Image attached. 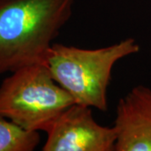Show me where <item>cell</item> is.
Returning a JSON list of instances; mask_svg holds the SVG:
<instances>
[{"label":"cell","mask_w":151,"mask_h":151,"mask_svg":"<svg viewBox=\"0 0 151 151\" xmlns=\"http://www.w3.org/2000/svg\"><path fill=\"white\" fill-rule=\"evenodd\" d=\"M74 0H0V74L45 65Z\"/></svg>","instance_id":"cell-1"},{"label":"cell","mask_w":151,"mask_h":151,"mask_svg":"<svg viewBox=\"0 0 151 151\" xmlns=\"http://www.w3.org/2000/svg\"><path fill=\"white\" fill-rule=\"evenodd\" d=\"M139 50L140 46L134 38L97 49L53 43L45 65L53 79L76 103L106 111L113 66L119 60L137 54Z\"/></svg>","instance_id":"cell-2"},{"label":"cell","mask_w":151,"mask_h":151,"mask_svg":"<svg viewBox=\"0 0 151 151\" xmlns=\"http://www.w3.org/2000/svg\"><path fill=\"white\" fill-rule=\"evenodd\" d=\"M74 103L44 64L14 70L0 85V116L29 130L46 132Z\"/></svg>","instance_id":"cell-3"},{"label":"cell","mask_w":151,"mask_h":151,"mask_svg":"<svg viewBox=\"0 0 151 151\" xmlns=\"http://www.w3.org/2000/svg\"><path fill=\"white\" fill-rule=\"evenodd\" d=\"M45 133L43 151H115V128L100 125L92 108L77 103L60 113Z\"/></svg>","instance_id":"cell-4"},{"label":"cell","mask_w":151,"mask_h":151,"mask_svg":"<svg viewBox=\"0 0 151 151\" xmlns=\"http://www.w3.org/2000/svg\"><path fill=\"white\" fill-rule=\"evenodd\" d=\"M113 127L115 151H151V88L134 86L120 98Z\"/></svg>","instance_id":"cell-5"},{"label":"cell","mask_w":151,"mask_h":151,"mask_svg":"<svg viewBox=\"0 0 151 151\" xmlns=\"http://www.w3.org/2000/svg\"><path fill=\"white\" fill-rule=\"evenodd\" d=\"M40 142L39 131L26 129L0 116V151H32Z\"/></svg>","instance_id":"cell-6"}]
</instances>
